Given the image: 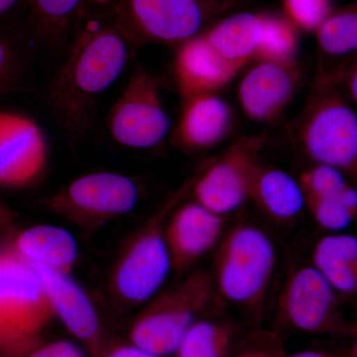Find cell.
<instances>
[{
	"label": "cell",
	"mask_w": 357,
	"mask_h": 357,
	"mask_svg": "<svg viewBox=\"0 0 357 357\" xmlns=\"http://www.w3.org/2000/svg\"><path fill=\"white\" fill-rule=\"evenodd\" d=\"M110 135L119 144L147 149L161 143L170 129L156 79L136 70L114 103L109 119Z\"/></svg>",
	"instance_id": "cell-9"
},
{
	"label": "cell",
	"mask_w": 357,
	"mask_h": 357,
	"mask_svg": "<svg viewBox=\"0 0 357 357\" xmlns=\"http://www.w3.org/2000/svg\"><path fill=\"white\" fill-rule=\"evenodd\" d=\"M223 218L190 203L177 206L166 225V241L172 270L184 273L220 241Z\"/></svg>",
	"instance_id": "cell-13"
},
{
	"label": "cell",
	"mask_w": 357,
	"mask_h": 357,
	"mask_svg": "<svg viewBox=\"0 0 357 357\" xmlns=\"http://www.w3.org/2000/svg\"><path fill=\"white\" fill-rule=\"evenodd\" d=\"M177 128L178 142L192 150L217 146L232 126L231 109L215 93H204L185 100Z\"/></svg>",
	"instance_id": "cell-17"
},
{
	"label": "cell",
	"mask_w": 357,
	"mask_h": 357,
	"mask_svg": "<svg viewBox=\"0 0 357 357\" xmlns=\"http://www.w3.org/2000/svg\"><path fill=\"white\" fill-rule=\"evenodd\" d=\"M263 39L255 59L280 64H297L298 38L287 21L274 16H262Z\"/></svg>",
	"instance_id": "cell-25"
},
{
	"label": "cell",
	"mask_w": 357,
	"mask_h": 357,
	"mask_svg": "<svg viewBox=\"0 0 357 357\" xmlns=\"http://www.w3.org/2000/svg\"><path fill=\"white\" fill-rule=\"evenodd\" d=\"M289 357H337L333 354H328V352L319 351H304L294 354Z\"/></svg>",
	"instance_id": "cell-34"
},
{
	"label": "cell",
	"mask_w": 357,
	"mask_h": 357,
	"mask_svg": "<svg viewBox=\"0 0 357 357\" xmlns=\"http://www.w3.org/2000/svg\"><path fill=\"white\" fill-rule=\"evenodd\" d=\"M318 44L328 57H345L357 52V2L330 14L318 30Z\"/></svg>",
	"instance_id": "cell-23"
},
{
	"label": "cell",
	"mask_w": 357,
	"mask_h": 357,
	"mask_svg": "<svg viewBox=\"0 0 357 357\" xmlns=\"http://www.w3.org/2000/svg\"><path fill=\"white\" fill-rule=\"evenodd\" d=\"M195 178L185 183L136 229L121 248L109 276V292L116 304L132 307L159 292L172 270L166 241V225L192 189Z\"/></svg>",
	"instance_id": "cell-3"
},
{
	"label": "cell",
	"mask_w": 357,
	"mask_h": 357,
	"mask_svg": "<svg viewBox=\"0 0 357 357\" xmlns=\"http://www.w3.org/2000/svg\"><path fill=\"white\" fill-rule=\"evenodd\" d=\"M234 357H246L245 356V354H244V351H241V352H239L238 354H237V356H234Z\"/></svg>",
	"instance_id": "cell-37"
},
{
	"label": "cell",
	"mask_w": 357,
	"mask_h": 357,
	"mask_svg": "<svg viewBox=\"0 0 357 357\" xmlns=\"http://www.w3.org/2000/svg\"><path fill=\"white\" fill-rule=\"evenodd\" d=\"M55 318L37 268L13 244L0 248V357H25Z\"/></svg>",
	"instance_id": "cell-4"
},
{
	"label": "cell",
	"mask_w": 357,
	"mask_h": 357,
	"mask_svg": "<svg viewBox=\"0 0 357 357\" xmlns=\"http://www.w3.org/2000/svg\"><path fill=\"white\" fill-rule=\"evenodd\" d=\"M312 266L342 295L357 294V237L332 232L321 237L312 250Z\"/></svg>",
	"instance_id": "cell-20"
},
{
	"label": "cell",
	"mask_w": 357,
	"mask_h": 357,
	"mask_svg": "<svg viewBox=\"0 0 357 357\" xmlns=\"http://www.w3.org/2000/svg\"><path fill=\"white\" fill-rule=\"evenodd\" d=\"M265 142L262 135L237 141L194 180L191 190L195 202L222 218L241 208L250 198Z\"/></svg>",
	"instance_id": "cell-8"
},
{
	"label": "cell",
	"mask_w": 357,
	"mask_h": 357,
	"mask_svg": "<svg viewBox=\"0 0 357 357\" xmlns=\"http://www.w3.org/2000/svg\"><path fill=\"white\" fill-rule=\"evenodd\" d=\"M89 1L93 2V3L96 4V6H105L112 3V2L115 1V0H89Z\"/></svg>",
	"instance_id": "cell-35"
},
{
	"label": "cell",
	"mask_w": 357,
	"mask_h": 357,
	"mask_svg": "<svg viewBox=\"0 0 357 357\" xmlns=\"http://www.w3.org/2000/svg\"><path fill=\"white\" fill-rule=\"evenodd\" d=\"M213 291V274L197 271L156 294L134 323L133 344L157 356L176 354L185 333L210 304Z\"/></svg>",
	"instance_id": "cell-5"
},
{
	"label": "cell",
	"mask_w": 357,
	"mask_h": 357,
	"mask_svg": "<svg viewBox=\"0 0 357 357\" xmlns=\"http://www.w3.org/2000/svg\"><path fill=\"white\" fill-rule=\"evenodd\" d=\"M128 41L116 26H89L77 34L52 81L48 105L72 143L86 135L95 105L128 64Z\"/></svg>",
	"instance_id": "cell-1"
},
{
	"label": "cell",
	"mask_w": 357,
	"mask_h": 357,
	"mask_svg": "<svg viewBox=\"0 0 357 357\" xmlns=\"http://www.w3.org/2000/svg\"><path fill=\"white\" fill-rule=\"evenodd\" d=\"M139 199L132 178L114 172L86 174L43 199L55 215L86 231L128 215Z\"/></svg>",
	"instance_id": "cell-7"
},
{
	"label": "cell",
	"mask_w": 357,
	"mask_h": 357,
	"mask_svg": "<svg viewBox=\"0 0 357 357\" xmlns=\"http://www.w3.org/2000/svg\"><path fill=\"white\" fill-rule=\"evenodd\" d=\"M276 252L263 230L239 225L223 237L215 258V287L225 300L246 307L259 306L273 275Z\"/></svg>",
	"instance_id": "cell-6"
},
{
	"label": "cell",
	"mask_w": 357,
	"mask_h": 357,
	"mask_svg": "<svg viewBox=\"0 0 357 357\" xmlns=\"http://www.w3.org/2000/svg\"><path fill=\"white\" fill-rule=\"evenodd\" d=\"M13 248L36 266L70 275L76 265L79 248L70 231L55 225H36L23 230L14 239Z\"/></svg>",
	"instance_id": "cell-18"
},
{
	"label": "cell",
	"mask_w": 357,
	"mask_h": 357,
	"mask_svg": "<svg viewBox=\"0 0 357 357\" xmlns=\"http://www.w3.org/2000/svg\"><path fill=\"white\" fill-rule=\"evenodd\" d=\"M279 312L288 326L300 332L338 333L344 328L337 293L312 265L298 268L289 276Z\"/></svg>",
	"instance_id": "cell-11"
},
{
	"label": "cell",
	"mask_w": 357,
	"mask_h": 357,
	"mask_svg": "<svg viewBox=\"0 0 357 357\" xmlns=\"http://www.w3.org/2000/svg\"><path fill=\"white\" fill-rule=\"evenodd\" d=\"M340 77H342L344 81L347 98L357 110V58L354 60V64L347 70L344 76H340Z\"/></svg>",
	"instance_id": "cell-31"
},
{
	"label": "cell",
	"mask_w": 357,
	"mask_h": 357,
	"mask_svg": "<svg viewBox=\"0 0 357 357\" xmlns=\"http://www.w3.org/2000/svg\"><path fill=\"white\" fill-rule=\"evenodd\" d=\"M263 31L262 16L243 13L220 23L204 37L225 60L243 67L255 59Z\"/></svg>",
	"instance_id": "cell-21"
},
{
	"label": "cell",
	"mask_w": 357,
	"mask_h": 357,
	"mask_svg": "<svg viewBox=\"0 0 357 357\" xmlns=\"http://www.w3.org/2000/svg\"><path fill=\"white\" fill-rule=\"evenodd\" d=\"M24 73V59L20 49L0 35V96L20 86Z\"/></svg>",
	"instance_id": "cell-27"
},
{
	"label": "cell",
	"mask_w": 357,
	"mask_h": 357,
	"mask_svg": "<svg viewBox=\"0 0 357 357\" xmlns=\"http://www.w3.org/2000/svg\"><path fill=\"white\" fill-rule=\"evenodd\" d=\"M300 77L297 64L259 61L239 84L238 98L244 114L258 122L273 121L292 100Z\"/></svg>",
	"instance_id": "cell-14"
},
{
	"label": "cell",
	"mask_w": 357,
	"mask_h": 357,
	"mask_svg": "<svg viewBox=\"0 0 357 357\" xmlns=\"http://www.w3.org/2000/svg\"><path fill=\"white\" fill-rule=\"evenodd\" d=\"M307 156L337 169L357 187V110L344 96L340 75L316 79L297 124Z\"/></svg>",
	"instance_id": "cell-2"
},
{
	"label": "cell",
	"mask_w": 357,
	"mask_h": 357,
	"mask_svg": "<svg viewBox=\"0 0 357 357\" xmlns=\"http://www.w3.org/2000/svg\"><path fill=\"white\" fill-rule=\"evenodd\" d=\"M305 204L319 227L332 232H340L356 220L357 187L352 184L344 191L307 199Z\"/></svg>",
	"instance_id": "cell-24"
},
{
	"label": "cell",
	"mask_w": 357,
	"mask_h": 357,
	"mask_svg": "<svg viewBox=\"0 0 357 357\" xmlns=\"http://www.w3.org/2000/svg\"><path fill=\"white\" fill-rule=\"evenodd\" d=\"M241 68L225 60L204 36L187 40L178 49L174 74L181 95L187 100L215 93L227 86Z\"/></svg>",
	"instance_id": "cell-15"
},
{
	"label": "cell",
	"mask_w": 357,
	"mask_h": 357,
	"mask_svg": "<svg viewBox=\"0 0 357 357\" xmlns=\"http://www.w3.org/2000/svg\"><path fill=\"white\" fill-rule=\"evenodd\" d=\"M25 357H84L83 351L66 340L53 342V344L40 345Z\"/></svg>",
	"instance_id": "cell-29"
},
{
	"label": "cell",
	"mask_w": 357,
	"mask_h": 357,
	"mask_svg": "<svg viewBox=\"0 0 357 357\" xmlns=\"http://www.w3.org/2000/svg\"><path fill=\"white\" fill-rule=\"evenodd\" d=\"M20 2L21 0H0V17L10 13Z\"/></svg>",
	"instance_id": "cell-33"
},
{
	"label": "cell",
	"mask_w": 357,
	"mask_h": 357,
	"mask_svg": "<svg viewBox=\"0 0 357 357\" xmlns=\"http://www.w3.org/2000/svg\"><path fill=\"white\" fill-rule=\"evenodd\" d=\"M202 22L198 0H121L115 26L128 42H178L192 38Z\"/></svg>",
	"instance_id": "cell-10"
},
{
	"label": "cell",
	"mask_w": 357,
	"mask_h": 357,
	"mask_svg": "<svg viewBox=\"0 0 357 357\" xmlns=\"http://www.w3.org/2000/svg\"><path fill=\"white\" fill-rule=\"evenodd\" d=\"M265 215L280 223L292 222L306 208L299 181L270 166H259L251 187L250 198Z\"/></svg>",
	"instance_id": "cell-19"
},
{
	"label": "cell",
	"mask_w": 357,
	"mask_h": 357,
	"mask_svg": "<svg viewBox=\"0 0 357 357\" xmlns=\"http://www.w3.org/2000/svg\"><path fill=\"white\" fill-rule=\"evenodd\" d=\"M107 357H160L154 356V354H150L139 349V347H119V349H115L112 351Z\"/></svg>",
	"instance_id": "cell-32"
},
{
	"label": "cell",
	"mask_w": 357,
	"mask_h": 357,
	"mask_svg": "<svg viewBox=\"0 0 357 357\" xmlns=\"http://www.w3.org/2000/svg\"><path fill=\"white\" fill-rule=\"evenodd\" d=\"M34 266L41 275L56 318L79 340L96 344L100 332V319L84 289L70 275Z\"/></svg>",
	"instance_id": "cell-16"
},
{
	"label": "cell",
	"mask_w": 357,
	"mask_h": 357,
	"mask_svg": "<svg viewBox=\"0 0 357 357\" xmlns=\"http://www.w3.org/2000/svg\"><path fill=\"white\" fill-rule=\"evenodd\" d=\"M291 18L306 30H317L331 14L328 0H285Z\"/></svg>",
	"instance_id": "cell-28"
},
{
	"label": "cell",
	"mask_w": 357,
	"mask_h": 357,
	"mask_svg": "<svg viewBox=\"0 0 357 357\" xmlns=\"http://www.w3.org/2000/svg\"><path fill=\"white\" fill-rule=\"evenodd\" d=\"M246 357H282L281 349L275 338L266 337L244 349Z\"/></svg>",
	"instance_id": "cell-30"
},
{
	"label": "cell",
	"mask_w": 357,
	"mask_h": 357,
	"mask_svg": "<svg viewBox=\"0 0 357 357\" xmlns=\"http://www.w3.org/2000/svg\"><path fill=\"white\" fill-rule=\"evenodd\" d=\"M48 144L41 128L30 117L0 112V187L22 188L43 173Z\"/></svg>",
	"instance_id": "cell-12"
},
{
	"label": "cell",
	"mask_w": 357,
	"mask_h": 357,
	"mask_svg": "<svg viewBox=\"0 0 357 357\" xmlns=\"http://www.w3.org/2000/svg\"><path fill=\"white\" fill-rule=\"evenodd\" d=\"M354 333H356V342H354V357H357V323L354 328Z\"/></svg>",
	"instance_id": "cell-36"
},
{
	"label": "cell",
	"mask_w": 357,
	"mask_h": 357,
	"mask_svg": "<svg viewBox=\"0 0 357 357\" xmlns=\"http://www.w3.org/2000/svg\"><path fill=\"white\" fill-rule=\"evenodd\" d=\"M232 344V332L225 324L197 321L189 328L180 347L178 357H227Z\"/></svg>",
	"instance_id": "cell-22"
},
{
	"label": "cell",
	"mask_w": 357,
	"mask_h": 357,
	"mask_svg": "<svg viewBox=\"0 0 357 357\" xmlns=\"http://www.w3.org/2000/svg\"><path fill=\"white\" fill-rule=\"evenodd\" d=\"M33 24L49 40L62 36L76 17L82 0H27Z\"/></svg>",
	"instance_id": "cell-26"
}]
</instances>
